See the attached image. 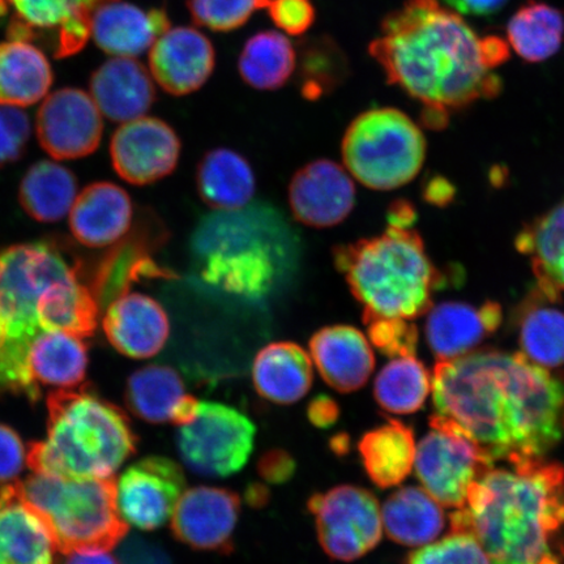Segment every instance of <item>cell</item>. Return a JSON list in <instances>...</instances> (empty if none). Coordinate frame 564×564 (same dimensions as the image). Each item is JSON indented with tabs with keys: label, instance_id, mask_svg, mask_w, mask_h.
I'll list each match as a JSON object with an SVG mask.
<instances>
[{
	"label": "cell",
	"instance_id": "cell-29",
	"mask_svg": "<svg viewBox=\"0 0 564 564\" xmlns=\"http://www.w3.org/2000/svg\"><path fill=\"white\" fill-rule=\"evenodd\" d=\"M563 299H547L538 286L514 313L521 352L541 368L564 365Z\"/></svg>",
	"mask_w": 564,
	"mask_h": 564
},
{
	"label": "cell",
	"instance_id": "cell-28",
	"mask_svg": "<svg viewBox=\"0 0 564 564\" xmlns=\"http://www.w3.org/2000/svg\"><path fill=\"white\" fill-rule=\"evenodd\" d=\"M310 352L295 343H273L260 350L252 364V382L271 403L291 405L306 397L314 380Z\"/></svg>",
	"mask_w": 564,
	"mask_h": 564
},
{
	"label": "cell",
	"instance_id": "cell-35",
	"mask_svg": "<svg viewBox=\"0 0 564 564\" xmlns=\"http://www.w3.org/2000/svg\"><path fill=\"white\" fill-rule=\"evenodd\" d=\"M88 347L84 338L52 330L35 338L28 370L35 387L75 388L86 378Z\"/></svg>",
	"mask_w": 564,
	"mask_h": 564
},
{
	"label": "cell",
	"instance_id": "cell-27",
	"mask_svg": "<svg viewBox=\"0 0 564 564\" xmlns=\"http://www.w3.org/2000/svg\"><path fill=\"white\" fill-rule=\"evenodd\" d=\"M126 401L141 420L178 426L193 419L199 404L187 393L180 373L164 365H150L133 372L127 382Z\"/></svg>",
	"mask_w": 564,
	"mask_h": 564
},
{
	"label": "cell",
	"instance_id": "cell-36",
	"mask_svg": "<svg viewBox=\"0 0 564 564\" xmlns=\"http://www.w3.org/2000/svg\"><path fill=\"white\" fill-rule=\"evenodd\" d=\"M507 39L521 59L528 63L545 62L563 45V12L540 0H527L507 24Z\"/></svg>",
	"mask_w": 564,
	"mask_h": 564
},
{
	"label": "cell",
	"instance_id": "cell-30",
	"mask_svg": "<svg viewBox=\"0 0 564 564\" xmlns=\"http://www.w3.org/2000/svg\"><path fill=\"white\" fill-rule=\"evenodd\" d=\"M514 243L531 262L540 291L564 299V202L527 224Z\"/></svg>",
	"mask_w": 564,
	"mask_h": 564
},
{
	"label": "cell",
	"instance_id": "cell-42",
	"mask_svg": "<svg viewBox=\"0 0 564 564\" xmlns=\"http://www.w3.org/2000/svg\"><path fill=\"white\" fill-rule=\"evenodd\" d=\"M408 564H491L474 535L451 531L447 538L415 550Z\"/></svg>",
	"mask_w": 564,
	"mask_h": 564
},
{
	"label": "cell",
	"instance_id": "cell-51",
	"mask_svg": "<svg viewBox=\"0 0 564 564\" xmlns=\"http://www.w3.org/2000/svg\"><path fill=\"white\" fill-rule=\"evenodd\" d=\"M6 13H7L6 0H0V17L6 15Z\"/></svg>",
	"mask_w": 564,
	"mask_h": 564
},
{
	"label": "cell",
	"instance_id": "cell-24",
	"mask_svg": "<svg viewBox=\"0 0 564 564\" xmlns=\"http://www.w3.org/2000/svg\"><path fill=\"white\" fill-rule=\"evenodd\" d=\"M502 323V307L497 302L482 306L444 302L427 312L425 335L438 361H448L474 351Z\"/></svg>",
	"mask_w": 564,
	"mask_h": 564
},
{
	"label": "cell",
	"instance_id": "cell-14",
	"mask_svg": "<svg viewBox=\"0 0 564 564\" xmlns=\"http://www.w3.org/2000/svg\"><path fill=\"white\" fill-rule=\"evenodd\" d=\"M35 133L41 147L55 160L87 158L100 147L102 115L86 91L59 89L42 102Z\"/></svg>",
	"mask_w": 564,
	"mask_h": 564
},
{
	"label": "cell",
	"instance_id": "cell-12",
	"mask_svg": "<svg viewBox=\"0 0 564 564\" xmlns=\"http://www.w3.org/2000/svg\"><path fill=\"white\" fill-rule=\"evenodd\" d=\"M494 462L481 448L453 430L432 425L415 449L414 470L436 502L462 509L468 494Z\"/></svg>",
	"mask_w": 564,
	"mask_h": 564
},
{
	"label": "cell",
	"instance_id": "cell-19",
	"mask_svg": "<svg viewBox=\"0 0 564 564\" xmlns=\"http://www.w3.org/2000/svg\"><path fill=\"white\" fill-rule=\"evenodd\" d=\"M102 327L112 347L135 359L156 356L171 334L164 307L138 292H124L112 300L106 307Z\"/></svg>",
	"mask_w": 564,
	"mask_h": 564
},
{
	"label": "cell",
	"instance_id": "cell-45",
	"mask_svg": "<svg viewBox=\"0 0 564 564\" xmlns=\"http://www.w3.org/2000/svg\"><path fill=\"white\" fill-rule=\"evenodd\" d=\"M267 10L273 23L294 37L306 33L314 24L315 9L310 0H270Z\"/></svg>",
	"mask_w": 564,
	"mask_h": 564
},
{
	"label": "cell",
	"instance_id": "cell-5",
	"mask_svg": "<svg viewBox=\"0 0 564 564\" xmlns=\"http://www.w3.org/2000/svg\"><path fill=\"white\" fill-rule=\"evenodd\" d=\"M299 239L264 204L203 218L192 239L196 273L209 286L247 300L272 293L299 262Z\"/></svg>",
	"mask_w": 564,
	"mask_h": 564
},
{
	"label": "cell",
	"instance_id": "cell-17",
	"mask_svg": "<svg viewBox=\"0 0 564 564\" xmlns=\"http://www.w3.org/2000/svg\"><path fill=\"white\" fill-rule=\"evenodd\" d=\"M212 42L194 28L169 30L150 48V68L159 86L173 96L192 95L214 73Z\"/></svg>",
	"mask_w": 564,
	"mask_h": 564
},
{
	"label": "cell",
	"instance_id": "cell-3",
	"mask_svg": "<svg viewBox=\"0 0 564 564\" xmlns=\"http://www.w3.org/2000/svg\"><path fill=\"white\" fill-rule=\"evenodd\" d=\"M451 531L474 535L491 564H563L564 468L544 457L491 467L451 514Z\"/></svg>",
	"mask_w": 564,
	"mask_h": 564
},
{
	"label": "cell",
	"instance_id": "cell-32",
	"mask_svg": "<svg viewBox=\"0 0 564 564\" xmlns=\"http://www.w3.org/2000/svg\"><path fill=\"white\" fill-rule=\"evenodd\" d=\"M54 80L44 53L25 40L0 44V105L26 108L45 98Z\"/></svg>",
	"mask_w": 564,
	"mask_h": 564
},
{
	"label": "cell",
	"instance_id": "cell-50",
	"mask_svg": "<svg viewBox=\"0 0 564 564\" xmlns=\"http://www.w3.org/2000/svg\"><path fill=\"white\" fill-rule=\"evenodd\" d=\"M56 564H121L108 550H77L59 555Z\"/></svg>",
	"mask_w": 564,
	"mask_h": 564
},
{
	"label": "cell",
	"instance_id": "cell-44",
	"mask_svg": "<svg viewBox=\"0 0 564 564\" xmlns=\"http://www.w3.org/2000/svg\"><path fill=\"white\" fill-rule=\"evenodd\" d=\"M31 138V122L24 111L0 105V167L18 161Z\"/></svg>",
	"mask_w": 564,
	"mask_h": 564
},
{
	"label": "cell",
	"instance_id": "cell-33",
	"mask_svg": "<svg viewBox=\"0 0 564 564\" xmlns=\"http://www.w3.org/2000/svg\"><path fill=\"white\" fill-rule=\"evenodd\" d=\"M382 520L388 538L404 546L432 544L446 523L442 505L415 486L399 489L386 500Z\"/></svg>",
	"mask_w": 564,
	"mask_h": 564
},
{
	"label": "cell",
	"instance_id": "cell-37",
	"mask_svg": "<svg viewBox=\"0 0 564 564\" xmlns=\"http://www.w3.org/2000/svg\"><path fill=\"white\" fill-rule=\"evenodd\" d=\"M77 196L73 172L53 161H40L31 166L21 181V207L33 220L58 223L69 214Z\"/></svg>",
	"mask_w": 564,
	"mask_h": 564
},
{
	"label": "cell",
	"instance_id": "cell-41",
	"mask_svg": "<svg viewBox=\"0 0 564 564\" xmlns=\"http://www.w3.org/2000/svg\"><path fill=\"white\" fill-rule=\"evenodd\" d=\"M270 0H189L188 10L195 24L214 32H231L243 26Z\"/></svg>",
	"mask_w": 564,
	"mask_h": 564
},
{
	"label": "cell",
	"instance_id": "cell-16",
	"mask_svg": "<svg viewBox=\"0 0 564 564\" xmlns=\"http://www.w3.org/2000/svg\"><path fill=\"white\" fill-rule=\"evenodd\" d=\"M289 206L307 227L333 228L356 206V186L347 169L330 160H316L300 169L289 186Z\"/></svg>",
	"mask_w": 564,
	"mask_h": 564
},
{
	"label": "cell",
	"instance_id": "cell-18",
	"mask_svg": "<svg viewBox=\"0 0 564 564\" xmlns=\"http://www.w3.org/2000/svg\"><path fill=\"white\" fill-rule=\"evenodd\" d=\"M241 502L235 492L215 486L185 490L172 518L175 538L197 550H220L236 532Z\"/></svg>",
	"mask_w": 564,
	"mask_h": 564
},
{
	"label": "cell",
	"instance_id": "cell-8",
	"mask_svg": "<svg viewBox=\"0 0 564 564\" xmlns=\"http://www.w3.org/2000/svg\"><path fill=\"white\" fill-rule=\"evenodd\" d=\"M54 535L61 554L111 550L129 532L117 505V479L34 474L18 482Z\"/></svg>",
	"mask_w": 564,
	"mask_h": 564
},
{
	"label": "cell",
	"instance_id": "cell-39",
	"mask_svg": "<svg viewBox=\"0 0 564 564\" xmlns=\"http://www.w3.org/2000/svg\"><path fill=\"white\" fill-rule=\"evenodd\" d=\"M432 391V377L414 355L393 357L378 372L373 397L386 412L411 414L425 404Z\"/></svg>",
	"mask_w": 564,
	"mask_h": 564
},
{
	"label": "cell",
	"instance_id": "cell-21",
	"mask_svg": "<svg viewBox=\"0 0 564 564\" xmlns=\"http://www.w3.org/2000/svg\"><path fill=\"white\" fill-rule=\"evenodd\" d=\"M97 0H6L15 13L12 39L31 37L33 31L56 32V56L80 52L91 37V15Z\"/></svg>",
	"mask_w": 564,
	"mask_h": 564
},
{
	"label": "cell",
	"instance_id": "cell-43",
	"mask_svg": "<svg viewBox=\"0 0 564 564\" xmlns=\"http://www.w3.org/2000/svg\"><path fill=\"white\" fill-rule=\"evenodd\" d=\"M369 326L370 343L390 357L414 355L419 333L411 321L373 317L365 322Z\"/></svg>",
	"mask_w": 564,
	"mask_h": 564
},
{
	"label": "cell",
	"instance_id": "cell-1",
	"mask_svg": "<svg viewBox=\"0 0 564 564\" xmlns=\"http://www.w3.org/2000/svg\"><path fill=\"white\" fill-rule=\"evenodd\" d=\"M430 425L474 442L492 462L544 457L564 436V373L523 352L477 350L438 361Z\"/></svg>",
	"mask_w": 564,
	"mask_h": 564
},
{
	"label": "cell",
	"instance_id": "cell-20",
	"mask_svg": "<svg viewBox=\"0 0 564 564\" xmlns=\"http://www.w3.org/2000/svg\"><path fill=\"white\" fill-rule=\"evenodd\" d=\"M59 555L51 528L18 482L0 489V564H56Z\"/></svg>",
	"mask_w": 564,
	"mask_h": 564
},
{
	"label": "cell",
	"instance_id": "cell-31",
	"mask_svg": "<svg viewBox=\"0 0 564 564\" xmlns=\"http://www.w3.org/2000/svg\"><path fill=\"white\" fill-rule=\"evenodd\" d=\"M196 185L202 200L218 212L249 206L257 189L249 161L228 148H216L204 154L197 166Z\"/></svg>",
	"mask_w": 564,
	"mask_h": 564
},
{
	"label": "cell",
	"instance_id": "cell-13",
	"mask_svg": "<svg viewBox=\"0 0 564 564\" xmlns=\"http://www.w3.org/2000/svg\"><path fill=\"white\" fill-rule=\"evenodd\" d=\"M185 488V475L171 458H141L117 479L119 513L127 524L154 531L172 520Z\"/></svg>",
	"mask_w": 564,
	"mask_h": 564
},
{
	"label": "cell",
	"instance_id": "cell-38",
	"mask_svg": "<svg viewBox=\"0 0 564 564\" xmlns=\"http://www.w3.org/2000/svg\"><path fill=\"white\" fill-rule=\"evenodd\" d=\"M297 66V53L286 35L260 32L246 42L239 56V74L246 84L259 90L285 86Z\"/></svg>",
	"mask_w": 564,
	"mask_h": 564
},
{
	"label": "cell",
	"instance_id": "cell-11",
	"mask_svg": "<svg viewBox=\"0 0 564 564\" xmlns=\"http://www.w3.org/2000/svg\"><path fill=\"white\" fill-rule=\"evenodd\" d=\"M308 509L321 545L330 558H362L382 540V506L370 491L358 486L343 485L316 494L310 499Z\"/></svg>",
	"mask_w": 564,
	"mask_h": 564
},
{
	"label": "cell",
	"instance_id": "cell-4",
	"mask_svg": "<svg viewBox=\"0 0 564 564\" xmlns=\"http://www.w3.org/2000/svg\"><path fill=\"white\" fill-rule=\"evenodd\" d=\"M86 284L79 260L55 243L0 250V393L39 400L28 370L32 344L58 328Z\"/></svg>",
	"mask_w": 564,
	"mask_h": 564
},
{
	"label": "cell",
	"instance_id": "cell-26",
	"mask_svg": "<svg viewBox=\"0 0 564 564\" xmlns=\"http://www.w3.org/2000/svg\"><path fill=\"white\" fill-rule=\"evenodd\" d=\"M90 97L102 116L126 123L147 115L156 100V90L140 62L115 56L91 75Z\"/></svg>",
	"mask_w": 564,
	"mask_h": 564
},
{
	"label": "cell",
	"instance_id": "cell-23",
	"mask_svg": "<svg viewBox=\"0 0 564 564\" xmlns=\"http://www.w3.org/2000/svg\"><path fill=\"white\" fill-rule=\"evenodd\" d=\"M132 221L130 195L110 182H96L84 188L68 214L70 232L89 249H104L122 241Z\"/></svg>",
	"mask_w": 564,
	"mask_h": 564
},
{
	"label": "cell",
	"instance_id": "cell-2",
	"mask_svg": "<svg viewBox=\"0 0 564 564\" xmlns=\"http://www.w3.org/2000/svg\"><path fill=\"white\" fill-rule=\"evenodd\" d=\"M370 55L387 82L423 105L427 127L441 129L449 115L502 91L494 69L510 58L498 35L481 37L460 13L438 0H406L388 13Z\"/></svg>",
	"mask_w": 564,
	"mask_h": 564
},
{
	"label": "cell",
	"instance_id": "cell-6",
	"mask_svg": "<svg viewBox=\"0 0 564 564\" xmlns=\"http://www.w3.org/2000/svg\"><path fill=\"white\" fill-rule=\"evenodd\" d=\"M47 435L28 448L34 474L68 478H110L137 451L130 420L88 388L48 394Z\"/></svg>",
	"mask_w": 564,
	"mask_h": 564
},
{
	"label": "cell",
	"instance_id": "cell-22",
	"mask_svg": "<svg viewBox=\"0 0 564 564\" xmlns=\"http://www.w3.org/2000/svg\"><path fill=\"white\" fill-rule=\"evenodd\" d=\"M169 30L164 10L145 11L124 0H97L91 15V37L112 56L137 58Z\"/></svg>",
	"mask_w": 564,
	"mask_h": 564
},
{
	"label": "cell",
	"instance_id": "cell-9",
	"mask_svg": "<svg viewBox=\"0 0 564 564\" xmlns=\"http://www.w3.org/2000/svg\"><path fill=\"white\" fill-rule=\"evenodd\" d=\"M341 153L347 171L359 183L390 192L419 175L426 159V139L405 112L371 109L349 124Z\"/></svg>",
	"mask_w": 564,
	"mask_h": 564
},
{
	"label": "cell",
	"instance_id": "cell-40",
	"mask_svg": "<svg viewBox=\"0 0 564 564\" xmlns=\"http://www.w3.org/2000/svg\"><path fill=\"white\" fill-rule=\"evenodd\" d=\"M300 67L302 94L315 100L344 80L348 62L333 40L322 37L302 47Z\"/></svg>",
	"mask_w": 564,
	"mask_h": 564
},
{
	"label": "cell",
	"instance_id": "cell-47",
	"mask_svg": "<svg viewBox=\"0 0 564 564\" xmlns=\"http://www.w3.org/2000/svg\"><path fill=\"white\" fill-rule=\"evenodd\" d=\"M294 463L291 456L282 451H271L260 462V475L273 484L288 481L292 477Z\"/></svg>",
	"mask_w": 564,
	"mask_h": 564
},
{
	"label": "cell",
	"instance_id": "cell-10",
	"mask_svg": "<svg viewBox=\"0 0 564 564\" xmlns=\"http://www.w3.org/2000/svg\"><path fill=\"white\" fill-rule=\"evenodd\" d=\"M178 453L193 474L225 478L245 468L256 444L257 427L238 409L199 401L193 419L178 426Z\"/></svg>",
	"mask_w": 564,
	"mask_h": 564
},
{
	"label": "cell",
	"instance_id": "cell-7",
	"mask_svg": "<svg viewBox=\"0 0 564 564\" xmlns=\"http://www.w3.org/2000/svg\"><path fill=\"white\" fill-rule=\"evenodd\" d=\"M335 265L350 292L373 317L413 321L433 307V295L444 284L412 223L390 221L378 237L337 247Z\"/></svg>",
	"mask_w": 564,
	"mask_h": 564
},
{
	"label": "cell",
	"instance_id": "cell-48",
	"mask_svg": "<svg viewBox=\"0 0 564 564\" xmlns=\"http://www.w3.org/2000/svg\"><path fill=\"white\" fill-rule=\"evenodd\" d=\"M443 3L460 15L490 18L505 9L509 0H443Z\"/></svg>",
	"mask_w": 564,
	"mask_h": 564
},
{
	"label": "cell",
	"instance_id": "cell-25",
	"mask_svg": "<svg viewBox=\"0 0 564 564\" xmlns=\"http://www.w3.org/2000/svg\"><path fill=\"white\" fill-rule=\"evenodd\" d=\"M310 357L321 377L340 392L359 390L376 369L369 338L343 324L317 330L310 340Z\"/></svg>",
	"mask_w": 564,
	"mask_h": 564
},
{
	"label": "cell",
	"instance_id": "cell-15",
	"mask_svg": "<svg viewBox=\"0 0 564 564\" xmlns=\"http://www.w3.org/2000/svg\"><path fill=\"white\" fill-rule=\"evenodd\" d=\"M112 167L135 186L152 185L171 175L181 156V140L159 118L140 117L126 122L110 141Z\"/></svg>",
	"mask_w": 564,
	"mask_h": 564
},
{
	"label": "cell",
	"instance_id": "cell-49",
	"mask_svg": "<svg viewBox=\"0 0 564 564\" xmlns=\"http://www.w3.org/2000/svg\"><path fill=\"white\" fill-rule=\"evenodd\" d=\"M308 419L317 427H329L338 419L336 401L328 397H317L310 403Z\"/></svg>",
	"mask_w": 564,
	"mask_h": 564
},
{
	"label": "cell",
	"instance_id": "cell-34",
	"mask_svg": "<svg viewBox=\"0 0 564 564\" xmlns=\"http://www.w3.org/2000/svg\"><path fill=\"white\" fill-rule=\"evenodd\" d=\"M415 449L412 429L394 420L371 430L359 442L366 474L382 489L393 488L411 475Z\"/></svg>",
	"mask_w": 564,
	"mask_h": 564
},
{
	"label": "cell",
	"instance_id": "cell-46",
	"mask_svg": "<svg viewBox=\"0 0 564 564\" xmlns=\"http://www.w3.org/2000/svg\"><path fill=\"white\" fill-rule=\"evenodd\" d=\"M26 455L15 430L0 423V484L15 481L25 467Z\"/></svg>",
	"mask_w": 564,
	"mask_h": 564
}]
</instances>
